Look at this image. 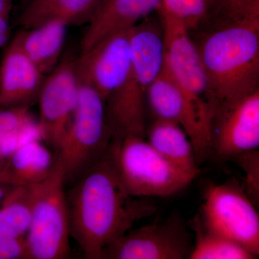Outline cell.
I'll return each mask as SVG.
<instances>
[{
  "label": "cell",
  "instance_id": "6da1fadb",
  "mask_svg": "<svg viewBox=\"0 0 259 259\" xmlns=\"http://www.w3.org/2000/svg\"><path fill=\"white\" fill-rule=\"evenodd\" d=\"M195 42L214 114L258 90L259 0H218Z\"/></svg>",
  "mask_w": 259,
  "mask_h": 259
},
{
  "label": "cell",
  "instance_id": "7a4b0ae2",
  "mask_svg": "<svg viewBox=\"0 0 259 259\" xmlns=\"http://www.w3.org/2000/svg\"><path fill=\"white\" fill-rule=\"evenodd\" d=\"M73 184L66 194L70 236L86 258L101 259L107 247L156 212V206L146 197H134L126 191L111 147Z\"/></svg>",
  "mask_w": 259,
  "mask_h": 259
},
{
  "label": "cell",
  "instance_id": "3957f363",
  "mask_svg": "<svg viewBox=\"0 0 259 259\" xmlns=\"http://www.w3.org/2000/svg\"><path fill=\"white\" fill-rule=\"evenodd\" d=\"M79 81L72 120L55 153L64 167L66 183H74L103 157L114 140L101 95L80 76Z\"/></svg>",
  "mask_w": 259,
  "mask_h": 259
},
{
  "label": "cell",
  "instance_id": "277c9868",
  "mask_svg": "<svg viewBox=\"0 0 259 259\" xmlns=\"http://www.w3.org/2000/svg\"><path fill=\"white\" fill-rule=\"evenodd\" d=\"M56 154V153H55ZM66 175L56 155L49 176L30 187V222L25 236L28 259H64L70 255Z\"/></svg>",
  "mask_w": 259,
  "mask_h": 259
},
{
  "label": "cell",
  "instance_id": "5b68a950",
  "mask_svg": "<svg viewBox=\"0 0 259 259\" xmlns=\"http://www.w3.org/2000/svg\"><path fill=\"white\" fill-rule=\"evenodd\" d=\"M111 152L121 182L134 197L173 195L198 176L172 163L141 136L113 140Z\"/></svg>",
  "mask_w": 259,
  "mask_h": 259
},
{
  "label": "cell",
  "instance_id": "8992f818",
  "mask_svg": "<svg viewBox=\"0 0 259 259\" xmlns=\"http://www.w3.org/2000/svg\"><path fill=\"white\" fill-rule=\"evenodd\" d=\"M146 94L156 119L176 122L190 138L200 165L212 152V107L187 95L163 67L161 74L148 87Z\"/></svg>",
  "mask_w": 259,
  "mask_h": 259
},
{
  "label": "cell",
  "instance_id": "52a82bcc",
  "mask_svg": "<svg viewBox=\"0 0 259 259\" xmlns=\"http://www.w3.org/2000/svg\"><path fill=\"white\" fill-rule=\"evenodd\" d=\"M199 216L209 229L258 256V213L243 189L233 183L209 186Z\"/></svg>",
  "mask_w": 259,
  "mask_h": 259
},
{
  "label": "cell",
  "instance_id": "ba28073f",
  "mask_svg": "<svg viewBox=\"0 0 259 259\" xmlns=\"http://www.w3.org/2000/svg\"><path fill=\"white\" fill-rule=\"evenodd\" d=\"M187 225L178 216L163 223L131 229L104 250L102 258H189L194 242Z\"/></svg>",
  "mask_w": 259,
  "mask_h": 259
},
{
  "label": "cell",
  "instance_id": "9c48e42d",
  "mask_svg": "<svg viewBox=\"0 0 259 259\" xmlns=\"http://www.w3.org/2000/svg\"><path fill=\"white\" fill-rule=\"evenodd\" d=\"M76 61H61L42 83L37 102L42 141L57 152L67 132L79 90Z\"/></svg>",
  "mask_w": 259,
  "mask_h": 259
},
{
  "label": "cell",
  "instance_id": "30bf717a",
  "mask_svg": "<svg viewBox=\"0 0 259 259\" xmlns=\"http://www.w3.org/2000/svg\"><path fill=\"white\" fill-rule=\"evenodd\" d=\"M131 30L107 37L76 61L80 77L98 92L105 103L122 93L132 79Z\"/></svg>",
  "mask_w": 259,
  "mask_h": 259
},
{
  "label": "cell",
  "instance_id": "8fae6325",
  "mask_svg": "<svg viewBox=\"0 0 259 259\" xmlns=\"http://www.w3.org/2000/svg\"><path fill=\"white\" fill-rule=\"evenodd\" d=\"M164 42V68L187 95L212 107L207 73L190 30L176 19L158 12Z\"/></svg>",
  "mask_w": 259,
  "mask_h": 259
},
{
  "label": "cell",
  "instance_id": "7c38bea8",
  "mask_svg": "<svg viewBox=\"0 0 259 259\" xmlns=\"http://www.w3.org/2000/svg\"><path fill=\"white\" fill-rule=\"evenodd\" d=\"M211 141V153L221 160L258 149L259 89L214 114Z\"/></svg>",
  "mask_w": 259,
  "mask_h": 259
},
{
  "label": "cell",
  "instance_id": "4fadbf2b",
  "mask_svg": "<svg viewBox=\"0 0 259 259\" xmlns=\"http://www.w3.org/2000/svg\"><path fill=\"white\" fill-rule=\"evenodd\" d=\"M161 0H101L88 21L81 42L87 54L107 37L134 28L157 11Z\"/></svg>",
  "mask_w": 259,
  "mask_h": 259
},
{
  "label": "cell",
  "instance_id": "5bb4252c",
  "mask_svg": "<svg viewBox=\"0 0 259 259\" xmlns=\"http://www.w3.org/2000/svg\"><path fill=\"white\" fill-rule=\"evenodd\" d=\"M45 75L13 39L0 64V108L31 106L37 101Z\"/></svg>",
  "mask_w": 259,
  "mask_h": 259
},
{
  "label": "cell",
  "instance_id": "9a60e30c",
  "mask_svg": "<svg viewBox=\"0 0 259 259\" xmlns=\"http://www.w3.org/2000/svg\"><path fill=\"white\" fill-rule=\"evenodd\" d=\"M146 19L132 28L130 35L133 74L145 93L164 67L161 20L157 25L154 20Z\"/></svg>",
  "mask_w": 259,
  "mask_h": 259
},
{
  "label": "cell",
  "instance_id": "2e32d148",
  "mask_svg": "<svg viewBox=\"0 0 259 259\" xmlns=\"http://www.w3.org/2000/svg\"><path fill=\"white\" fill-rule=\"evenodd\" d=\"M67 27L61 21H49L35 28L24 29L14 40L40 72L47 76L59 64Z\"/></svg>",
  "mask_w": 259,
  "mask_h": 259
},
{
  "label": "cell",
  "instance_id": "e0dca14e",
  "mask_svg": "<svg viewBox=\"0 0 259 259\" xmlns=\"http://www.w3.org/2000/svg\"><path fill=\"white\" fill-rule=\"evenodd\" d=\"M101 0H32L19 18L24 29L35 28L49 21H61L69 26L88 22Z\"/></svg>",
  "mask_w": 259,
  "mask_h": 259
},
{
  "label": "cell",
  "instance_id": "ac0fdd59",
  "mask_svg": "<svg viewBox=\"0 0 259 259\" xmlns=\"http://www.w3.org/2000/svg\"><path fill=\"white\" fill-rule=\"evenodd\" d=\"M55 160V153L42 140H32L5 158V166L13 186L32 185L49 176Z\"/></svg>",
  "mask_w": 259,
  "mask_h": 259
},
{
  "label": "cell",
  "instance_id": "d6986e66",
  "mask_svg": "<svg viewBox=\"0 0 259 259\" xmlns=\"http://www.w3.org/2000/svg\"><path fill=\"white\" fill-rule=\"evenodd\" d=\"M146 141L158 152L185 171L199 175L193 146L185 130L172 121L156 119L146 131Z\"/></svg>",
  "mask_w": 259,
  "mask_h": 259
},
{
  "label": "cell",
  "instance_id": "ffe728a7",
  "mask_svg": "<svg viewBox=\"0 0 259 259\" xmlns=\"http://www.w3.org/2000/svg\"><path fill=\"white\" fill-rule=\"evenodd\" d=\"M30 109L25 106L0 108V158H6L28 141L42 140L38 121Z\"/></svg>",
  "mask_w": 259,
  "mask_h": 259
},
{
  "label": "cell",
  "instance_id": "44dd1931",
  "mask_svg": "<svg viewBox=\"0 0 259 259\" xmlns=\"http://www.w3.org/2000/svg\"><path fill=\"white\" fill-rule=\"evenodd\" d=\"M194 242L190 259H253L255 255L238 243L207 228L198 215L191 221Z\"/></svg>",
  "mask_w": 259,
  "mask_h": 259
},
{
  "label": "cell",
  "instance_id": "7402d4cb",
  "mask_svg": "<svg viewBox=\"0 0 259 259\" xmlns=\"http://www.w3.org/2000/svg\"><path fill=\"white\" fill-rule=\"evenodd\" d=\"M1 204L0 238H25L30 226L31 212L29 186H10Z\"/></svg>",
  "mask_w": 259,
  "mask_h": 259
},
{
  "label": "cell",
  "instance_id": "603a6c76",
  "mask_svg": "<svg viewBox=\"0 0 259 259\" xmlns=\"http://www.w3.org/2000/svg\"><path fill=\"white\" fill-rule=\"evenodd\" d=\"M211 0H161L157 11L196 28L208 13Z\"/></svg>",
  "mask_w": 259,
  "mask_h": 259
},
{
  "label": "cell",
  "instance_id": "cb8c5ba5",
  "mask_svg": "<svg viewBox=\"0 0 259 259\" xmlns=\"http://www.w3.org/2000/svg\"><path fill=\"white\" fill-rule=\"evenodd\" d=\"M245 173V189L250 200L258 206L259 200V153L258 149L233 158Z\"/></svg>",
  "mask_w": 259,
  "mask_h": 259
},
{
  "label": "cell",
  "instance_id": "d4e9b609",
  "mask_svg": "<svg viewBox=\"0 0 259 259\" xmlns=\"http://www.w3.org/2000/svg\"><path fill=\"white\" fill-rule=\"evenodd\" d=\"M0 259H28L25 238H0Z\"/></svg>",
  "mask_w": 259,
  "mask_h": 259
},
{
  "label": "cell",
  "instance_id": "484cf974",
  "mask_svg": "<svg viewBox=\"0 0 259 259\" xmlns=\"http://www.w3.org/2000/svg\"><path fill=\"white\" fill-rule=\"evenodd\" d=\"M10 16L0 15V48L4 47L9 40L11 28H10Z\"/></svg>",
  "mask_w": 259,
  "mask_h": 259
},
{
  "label": "cell",
  "instance_id": "4316f807",
  "mask_svg": "<svg viewBox=\"0 0 259 259\" xmlns=\"http://www.w3.org/2000/svg\"><path fill=\"white\" fill-rule=\"evenodd\" d=\"M0 185L13 186L6 170L5 158H0Z\"/></svg>",
  "mask_w": 259,
  "mask_h": 259
},
{
  "label": "cell",
  "instance_id": "83f0119b",
  "mask_svg": "<svg viewBox=\"0 0 259 259\" xmlns=\"http://www.w3.org/2000/svg\"><path fill=\"white\" fill-rule=\"evenodd\" d=\"M13 5V0H0V15L10 16Z\"/></svg>",
  "mask_w": 259,
  "mask_h": 259
},
{
  "label": "cell",
  "instance_id": "f1b7e54d",
  "mask_svg": "<svg viewBox=\"0 0 259 259\" xmlns=\"http://www.w3.org/2000/svg\"><path fill=\"white\" fill-rule=\"evenodd\" d=\"M5 187H9V186L0 185V202H1L2 199H3L7 192L5 188Z\"/></svg>",
  "mask_w": 259,
  "mask_h": 259
},
{
  "label": "cell",
  "instance_id": "f546056e",
  "mask_svg": "<svg viewBox=\"0 0 259 259\" xmlns=\"http://www.w3.org/2000/svg\"><path fill=\"white\" fill-rule=\"evenodd\" d=\"M218 0H211V3H212V4H213V3H215V2H217Z\"/></svg>",
  "mask_w": 259,
  "mask_h": 259
}]
</instances>
